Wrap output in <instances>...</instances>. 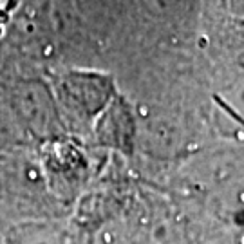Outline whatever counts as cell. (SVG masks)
I'll list each match as a JSON object with an SVG mask.
<instances>
[{
    "label": "cell",
    "instance_id": "6da1fadb",
    "mask_svg": "<svg viewBox=\"0 0 244 244\" xmlns=\"http://www.w3.org/2000/svg\"><path fill=\"white\" fill-rule=\"evenodd\" d=\"M6 244H74L60 231L47 228H20L6 239Z\"/></svg>",
    "mask_w": 244,
    "mask_h": 244
}]
</instances>
